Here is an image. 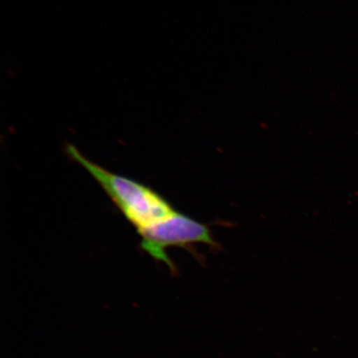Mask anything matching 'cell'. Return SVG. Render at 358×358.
Listing matches in <instances>:
<instances>
[{"label": "cell", "mask_w": 358, "mask_h": 358, "mask_svg": "<svg viewBox=\"0 0 358 358\" xmlns=\"http://www.w3.org/2000/svg\"><path fill=\"white\" fill-rule=\"evenodd\" d=\"M137 232L141 238V249L155 261L166 264L173 273L177 272V267L168 256V248L173 246L187 248L192 243H204L218 248L207 226L177 211L164 220Z\"/></svg>", "instance_id": "7a4b0ae2"}, {"label": "cell", "mask_w": 358, "mask_h": 358, "mask_svg": "<svg viewBox=\"0 0 358 358\" xmlns=\"http://www.w3.org/2000/svg\"><path fill=\"white\" fill-rule=\"evenodd\" d=\"M65 150L71 159L87 170L99 183L124 217L136 228L144 229L176 212L158 192L128 177L109 171L85 157L73 144Z\"/></svg>", "instance_id": "6da1fadb"}]
</instances>
